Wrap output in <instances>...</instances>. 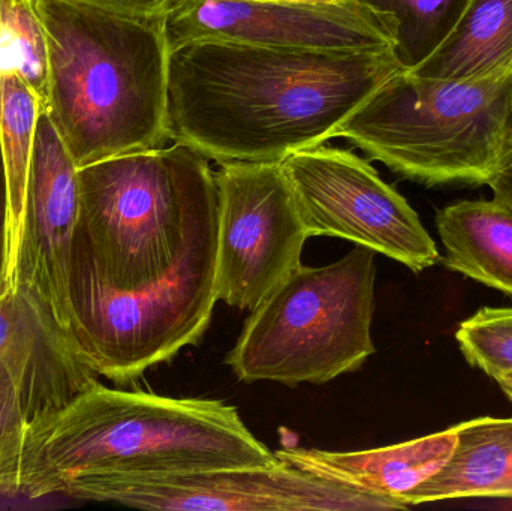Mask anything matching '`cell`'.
I'll use <instances>...</instances> for the list:
<instances>
[{
	"mask_svg": "<svg viewBox=\"0 0 512 511\" xmlns=\"http://www.w3.org/2000/svg\"><path fill=\"white\" fill-rule=\"evenodd\" d=\"M403 69L393 48L185 42L168 59V134L219 165L283 162L336 138L345 120Z\"/></svg>",
	"mask_w": 512,
	"mask_h": 511,
	"instance_id": "obj_2",
	"label": "cell"
},
{
	"mask_svg": "<svg viewBox=\"0 0 512 511\" xmlns=\"http://www.w3.org/2000/svg\"><path fill=\"white\" fill-rule=\"evenodd\" d=\"M411 72L444 81L512 74V0H471L445 41Z\"/></svg>",
	"mask_w": 512,
	"mask_h": 511,
	"instance_id": "obj_16",
	"label": "cell"
},
{
	"mask_svg": "<svg viewBox=\"0 0 512 511\" xmlns=\"http://www.w3.org/2000/svg\"><path fill=\"white\" fill-rule=\"evenodd\" d=\"M219 195L218 300L254 311L295 269L309 234L282 162H228Z\"/></svg>",
	"mask_w": 512,
	"mask_h": 511,
	"instance_id": "obj_9",
	"label": "cell"
},
{
	"mask_svg": "<svg viewBox=\"0 0 512 511\" xmlns=\"http://www.w3.org/2000/svg\"><path fill=\"white\" fill-rule=\"evenodd\" d=\"M29 420L20 389L5 360L0 359V495H20L21 459Z\"/></svg>",
	"mask_w": 512,
	"mask_h": 511,
	"instance_id": "obj_21",
	"label": "cell"
},
{
	"mask_svg": "<svg viewBox=\"0 0 512 511\" xmlns=\"http://www.w3.org/2000/svg\"><path fill=\"white\" fill-rule=\"evenodd\" d=\"M493 380L496 381V383L499 384V387H501L502 392L505 393V395L510 398V401L512 402V371L508 372H501V374H496L495 377H493Z\"/></svg>",
	"mask_w": 512,
	"mask_h": 511,
	"instance_id": "obj_25",
	"label": "cell"
},
{
	"mask_svg": "<svg viewBox=\"0 0 512 511\" xmlns=\"http://www.w3.org/2000/svg\"><path fill=\"white\" fill-rule=\"evenodd\" d=\"M42 113L44 105L26 81L0 77V153L8 186L11 264L23 227L36 125Z\"/></svg>",
	"mask_w": 512,
	"mask_h": 511,
	"instance_id": "obj_17",
	"label": "cell"
},
{
	"mask_svg": "<svg viewBox=\"0 0 512 511\" xmlns=\"http://www.w3.org/2000/svg\"><path fill=\"white\" fill-rule=\"evenodd\" d=\"M11 270V228H9V198L5 168L0 153V296L9 284Z\"/></svg>",
	"mask_w": 512,
	"mask_h": 511,
	"instance_id": "obj_23",
	"label": "cell"
},
{
	"mask_svg": "<svg viewBox=\"0 0 512 511\" xmlns=\"http://www.w3.org/2000/svg\"><path fill=\"white\" fill-rule=\"evenodd\" d=\"M0 359L14 374L29 426L99 383L44 302L14 281L0 296Z\"/></svg>",
	"mask_w": 512,
	"mask_h": 511,
	"instance_id": "obj_12",
	"label": "cell"
},
{
	"mask_svg": "<svg viewBox=\"0 0 512 511\" xmlns=\"http://www.w3.org/2000/svg\"><path fill=\"white\" fill-rule=\"evenodd\" d=\"M0 497H2V495H0Z\"/></svg>",
	"mask_w": 512,
	"mask_h": 511,
	"instance_id": "obj_28",
	"label": "cell"
},
{
	"mask_svg": "<svg viewBox=\"0 0 512 511\" xmlns=\"http://www.w3.org/2000/svg\"><path fill=\"white\" fill-rule=\"evenodd\" d=\"M0 77H18L47 111L50 51L36 0H0Z\"/></svg>",
	"mask_w": 512,
	"mask_h": 511,
	"instance_id": "obj_19",
	"label": "cell"
},
{
	"mask_svg": "<svg viewBox=\"0 0 512 511\" xmlns=\"http://www.w3.org/2000/svg\"><path fill=\"white\" fill-rule=\"evenodd\" d=\"M511 143H512V81H511Z\"/></svg>",
	"mask_w": 512,
	"mask_h": 511,
	"instance_id": "obj_27",
	"label": "cell"
},
{
	"mask_svg": "<svg viewBox=\"0 0 512 511\" xmlns=\"http://www.w3.org/2000/svg\"><path fill=\"white\" fill-rule=\"evenodd\" d=\"M134 17H162L171 0H63Z\"/></svg>",
	"mask_w": 512,
	"mask_h": 511,
	"instance_id": "obj_22",
	"label": "cell"
},
{
	"mask_svg": "<svg viewBox=\"0 0 512 511\" xmlns=\"http://www.w3.org/2000/svg\"><path fill=\"white\" fill-rule=\"evenodd\" d=\"M170 50L191 41H227L289 50L393 48L390 24L345 0L325 5L258 0H171L164 14Z\"/></svg>",
	"mask_w": 512,
	"mask_h": 511,
	"instance_id": "obj_10",
	"label": "cell"
},
{
	"mask_svg": "<svg viewBox=\"0 0 512 511\" xmlns=\"http://www.w3.org/2000/svg\"><path fill=\"white\" fill-rule=\"evenodd\" d=\"M393 30L394 53L405 71L424 62L454 29L471 0H354Z\"/></svg>",
	"mask_w": 512,
	"mask_h": 511,
	"instance_id": "obj_18",
	"label": "cell"
},
{
	"mask_svg": "<svg viewBox=\"0 0 512 511\" xmlns=\"http://www.w3.org/2000/svg\"><path fill=\"white\" fill-rule=\"evenodd\" d=\"M456 428L417 440L357 452L282 447L276 456L286 464L384 500L403 509L406 498L444 468L456 446Z\"/></svg>",
	"mask_w": 512,
	"mask_h": 511,
	"instance_id": "obj_13",
	"label": "cell"
},
{
	"mask_svg": "<svg viewBox=\"0 0 512 511\" xmlns=\"http://www.w3.org/2000/svg\"><path fill=\"white\" fill-rule=\"evenodd\" d=\"M282 168L309 237L349 240L414 273L441 260L417 212L351 150L321 144L288 156Z\"/></svg>",
	"mask_w": 512,
	"mask_h": 511,
	"instance_id": "obj_8",
	"label": "cell"
},
{
	"mask_svg": "<svg viewBox=\"0 0 512 511\" xmlns=\"http://www.w3.org/2000/svg\"><path fill=\"white\" fill-rule=\"evenodd\" d=\"M233 405L110 389L98 383L27 429L20 495L57 494L75 473L174 474L273 467Z\"/></svg>",
	"mask_w": 512,
	"mask_h": 511,
	"instance_id": "obj_3",
	"label": "cell"
},
{
	"mask_svg": "<svg viewBox=\"0 0 512 511\" xmlns=\"http://www.w3.org/2000/svg\"><path fill=\"white\" fill-rule=\"evenodd\" d=\"M50 51L53 120L78 168L167 146L168 59L162 17L36 0Z\"/></svg>",
	"mask_w": 512,
	"mask_h": 511,
	"instance_id": "obj_4",
	"label": "cell"
},
{
	"mask_svg": "<svg viewBox=\"0 0 512 511\" xmlns=\"http://www.w3.org/2000/svg\"><path fill=\"white\" fill-rule=\"evenodd\" d=\"M376 252L301 264L251 311L225 363L243 383L325 384L358 371L376 348Z\"/></svg>",
	"mask_w": 512,
	"mask_h": 511,
	"instance_id": "obj_6",
	"label": "cell"
},
{
	"mask_svg": "<svg viewBox=\"0 0 512 511\" xmlns=\"http://www.w3.org/2000/svg\"><path fill=\"white\" fill-rule=\"evenodd\" d=\"M258 2L304 3V5H325V3H340L345 0H258Z\"/></svg>",
	"mask_w": 512,
	"mask_h": 511,
	"instance_id": "obj_26",
	"label": "cell"
},
{
	"mask_svg": "<svg viewBox=\"0 0 512 511\" xmlns=\"http://www.w3.org/2000/svg\"><path fill=\"white\" fill-rule=\"evenodd\" d=\"M511 81L432 80L403 69L336 137L423 185H489L512 158Z\"/></svg>",
	"mask_w": 512,
	"mask_h": 511,
	"instance_id": "obj_5",
	"label": "cell"
},
{
	"mask_svg": "<svg viewBox=\"0 0 512 511\" xmlns=\"http://www.w3.org/2000/svg\"><path fill=\"white\" fill-rule=\"evenodd\" d=\"M75 500L138 510L388 511L393 501L280 461L273 467L174 474L75 473L57 489Z\"/></svg>",
	"mask_w": 512,
	"mask_h": 511,
	"instance_id": "obj_7",
	"label": "cell"
},
{
	"mask_svg": "<svg viewBox=\"0 0 512 511\" xmlns=\"http://www.w3.org/2000/svg\"><path fill=\"white\" fill-rule=\"evenodd\" d=\"M69 335L117 386L198 345L218 302L219 195L209 159L182 143L78 168Z\"/></svg>",
	"mask_w": 512,
	"mask_h": 511,
	"instance_id": "obj_1",
	"label": "cell"
},
{
	"mask_svg": "<svg viewBox=\"0 0 512 511\" xmlns=\"http://www.w3.org/2000/svg\"><path fill=\"white\" fill-rule=\"evenodd\" d=\"M436 227L447 269L512 296V204L459 201L439 210Z\"/></svg>",
	"mask_w": 512,
	"mask_h": 511,
	"instance_id": "obj_15",
	"label": "cell"
},
{
	"mask_svg": "<svg viewBox=\"0 0 512 511\" xmlns=\"http://www.w3.org/2000/svg\"><path fill=\"white\" fill-rule=\"evenodd\" d=\"M78 215V167L53 120L42 113L36 125L26 210L9 282L32 290L68 335V279Z\"/></svg>",
	"mask_w": 512,
	"mask_h": 511,
	"instance_id": "obj_11",
	"label": "cell"
},
{
	"mask_svg": "<svg viewBox=\"0 0 512 511\" xmlns=\"http://www.w3.org/2000/svg\"><path fill=\"white\" fill-rule=\"evenodd\" d=\"M454 428L456 446L447 464L406 498V506L462 498H512V417H480Z\"/></svg>",
	"mask_w": 512,
	"mask_h": 511,
	"instance_id": "obj_14",
	"label": "cell"
},
{
	"mask_svg": "<svg viewBox=\"0 0 512 511\" xmlns=\"http://www.w3.org/2000/svg\"><path fill=\"white\" fill-rule=\"evenodd\" d=\"M495 197L512 204V158L489 183Z\"/></svg>",
	"mask_w": 512,
	"mask_h": 511,
	"instance_id": "obj_24",
	"label": "cell"
},
{
	"mask_svg": "<svg viewBox=\"0 0 512 511\" xmlns=\"http://www.w3.org/2000/svg\"><path fill=\"white\" fill-rule=\"evenodd\" d=\"M456 341L469 365L495 377L512 371V308H483L460 324Z\"/></svg>",
	"mask_w": 512,
	"mask_h": 511,
	"instance_id": "obj_20",
	"label": "cell"
}]
</instances>
